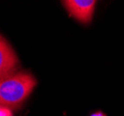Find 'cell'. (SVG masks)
Returning <instances> with one entry per match:
<instances>
[{"label":"cell","mask_w":124,"mask_h":116,"mask_svg":"<svg viewBox=\"0 0 124 116\" xmlns=\"http://www.w3.org/2000/svg\"><path fill=\"white\" fill-rule=\"evenodd\" d=\"M37 80L27 72H17L0 81V106L9 109L20 107L29 97Z\"/></svg>","instance_id":"6da1fadb"},{"label":"cell","mask_w":124,"mask_h":116,"mask_svg":"<svg viewBox=\"0 0 124 116\" xmlns=\"http://www.w3.org/2000/svg\"><path fill=\"white\" fill-rule=\"evenodd\" d=\"M19 60L11 46L0 35V81L17 73Z\"/></svg>","instance_id":"7a4b0ae2"},{"label":"cell","mask_w":124,"mask_h":116,"mask_svg":"<svg viewBox=\"0 0 124 116\" xmlns=\"http://www.w3.org/2000/svg\"><path fill=\"white\" fill-rule=\"evenodd\" d=\"M65 8L75 19L82 23H89L95 8L96 1L94 0H67L62 1Z\"/></svg>","instance_id":"3957f363"},{"label":"cell","mask_w":124,"mask_h":116,"mask_svg":"<svg viewBox=\"0 0 124 116\" xmlns=\"http://www.w3.org/2000/svg\"><path fill=\"white\" fill-rule=\"evenodd\" d=\"M0 116H13V114L9 108L0 106Z\"/></svg>","instance_id":"277c9868"},{"label":"cell","mask_w":124,"mask_h":116,"mask_svg":"<svg viewBox=\"0 0 124 116\" xmlns=\"http://www.w3.org/2000/svg\"><path fill=\"white\" fill-rule=\"evenodd\" d=\"M91 116H106L105 113H103V112H101V111H97V112H94L93 113Z\"/></svg>","instance_id":"5b68a950"}]
</instances>
